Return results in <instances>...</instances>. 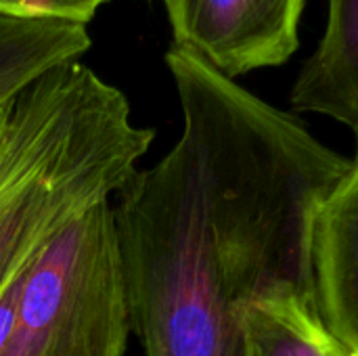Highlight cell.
<instances>
[{
	"mask_svg": "<svg viewBox=\"0 0 358 356\" xmlns=\"http://www.w3.org/2000/svg\"><path fill=\"white\" fill-rule=\"evenodd\" d=\"M166 65L182 132L113 206L130 329L145 356H245L256 304L317 294L315 222L350 159L199 57Z\"/></svg>",
	"mask_w": 358,
	"mask_h": 356,
	"instance_id": "1",
	"label": "cell"
},
{
	"mask_svg": "<svg viewBox=\"0 0 358 356\" xmlns=\"http://www.w3.org/2000/svg\"><path fill=\"white\" fill-rule=\"evenodd\" d=\"M0 145V296L84 210L111 201L155 130L82 61L55 65L4 107Z\"/></svg>",
	"mask_w": 358,
	"mask_h": 356,
	"instance_id": "2",
	"label": "cell"
},
{
	"mask_svg": "<svg viewBox=\"0 0 358 356\" xmlns=\"http://www.w3.org/2000/svg\"><path fill=\"white\" fill-rule=\"evenodd\" d=\"M130 332L115 214L103 201L31 262L0 356H124Z\"/></svg>",
	"mask_w": 358,
	"mask_h": 356,
	"instance_id": "3",
	"label": "cell"
},
{
	"mask_svg": "<svg viewBox=\"0 0 358 356\" xmlns=\"http://www.w3.org/2000/svg\"><path fill=\"white\" fill-rule=\"evenodd\" d=\"M304 6L306 0H172L166 10L172 46L235 80L289 61Z\"/></svg>",
	"mask_w": 358,
	"mask_h": 356,
	"instance_id": "4",
	"label": "cell"
},
{
	"mask_svg": "<svg viewBox=\"0 0 358 356\" xmlns=\"http://www.w3.org/2000/svg\"><path fill=\"white\" fill-rule=\"evenodd\" d=\"M315 283L329 329L358 353V147L315 222Z\"/></svg>",
	"mask_w": 358,
	"mask_h": 356,
	"instance_id": "5",
	"label": "cell"
},
{
	"mask_svg": "<svg viewBox=\"0 0 358 356\" xmlns=\"http://www.w3.org/2000/svg\"><path fill=\"white\" fill-rule=\"evenodd\" d=\"M292 107L346 124L358 143V0H329L327 23L302 65Z\"/></svg>",
	"mask_w": 358,
	"mask_h": 356,
	"instance_id": "6",
	"label": "cell"
},
{
	"mask_svg": "<svg viewBox=\"0 0 358 356\" xmlns=\"http://www.w3.org/2000/svg\"><path fill=\"white\" fill-rule=\"evenodd\" d=\"M90 42L86 23L0 13V107L55 65L80 61Z\"/></svg>",
	"mask_w": 358,
	"mask_h": 356,
	"instance_id": "7",
	"label": "cell"
},
{
	"mask_svg": "<svg viewBox=\"0 0 358 356\" xmlns=\"http://www.w3.org/2000/svg\"><path fill=\"white\" fill-rule=\"evenodd\" d=\"M245 356H358L325 323L317 294H281L245 317Z\"/></svg>",
	"mask_w": 358,
	"mask_h": 356,
	"instance_id": "8",
	"label": "cell"
},
{
	"mask_svg": "<svg viewBox=\"0 0 358 356\" xmlns=\"http://www.w3.org/2000/svg\"><path fill=\"white\" fill-rule=\"evenodd\" d=\"M109 0H0V13L21 17H55L86 23Z\"/></svg>",
	"mask_w": 358,
	"mask_h": 356,
	"instance_id": "9",
	"label": "cell"
},
{
	"mask_svg": "<svg viewBox=\"0 0 358 356\" xmlns=\"http://www.w3.org/2000/svg\"><path fill=\"white\" fill-rule=\"evenodd\" d=\"M29 271V269H27ZM27 271L17 277L6 290L4 294L0 296V353L13 332V325H15V317H17V308H19V300H21V292H23V281H25V275Z\"/></svg>",
	"mask_w": 358,
	"mask_h": 356,
	"instance_id": "10",
	"label": "cell"
},
{
	"mask_svg": "<svg viewBox=\"0 0 358 356\" xmlns=\"http://www.w3.org/2000/svg\"><path fill=\"white\" fill-rule=\"evenodd\" d=\"M4 107H6V105H2V107H0V145H2V138H4V128H6V120H4Z\"/></svg>",
	"mask_w": 358,
	"mask_h": 356,
	"instance_id": "11",
	"label": "cell"
},
{
	"mask_svg": "<svg viewBox=\"0 0 358 356\" xmlns=\"http://www.w3.org/2000/svg\"><path fill=\"white\" fill-rule=\"evenodd\" d=\"M162 2H164V6H168V4H170L172 0H162Z\"/></svg>",
	"mask_w": 358,
	"mask_h": 356,
	"instance_id": "12",
	"label": "cell"
}]
</instances>
